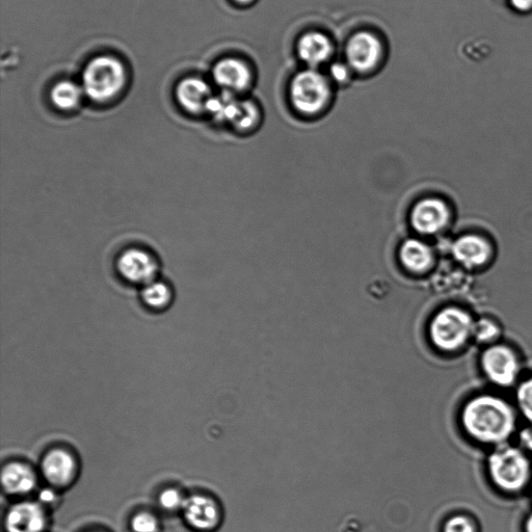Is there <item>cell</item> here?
Instances as JSON below:
<instances>
[{"label":"cell","instance_id":"cell-24","mask_svg":"<svg viewBox=\"0 0 532 532\" xmlns=\"http://www.w3.org/2000/svg\"><path fill=\"white\" fill-rule=\"evenodd\" d=\"M131 528L135 532H157L158 522L148 513H141L131 521Z\"/></svg>","mask_w":532,"mask_h":532},{"label":"cell","instance_id":"cell-16","mask_svg":"<svg viewBox=\"0 0 532 532\" xmlns=\"http://www.w3.org/2000/svg\"><path fill=\"white\" fill-rule=\"evenodd\" d=\"M399 258L406 269L413 273H423L433 264V252L431 248L418 239H407L399 250Z\"/></svg>","mask_w":532,"mask_h":532},{"label":"cell","instance_id":"cell-32","mask_svg":"<svg viewBox=\"0 0 532 532\" xmlns=\"http://www.w3.org/2000/svg\"><path fill=\"white\" fill-rule=\"evenodd\" d=\"M234 2L238 3V4L246 5V4H250V3L254 2V0H234Z\"/></svg>","mask_w":532,"mask_h":532},{"label":"cell","instance_id":"cell-20","mask_svg":"<svg viewBox=\"0 0 532 532\" xmlns=\"http://www.w3.org/2000/svg\"><path fill=\"white\" fill-rule=\"evenodd\" d=\"M171 287L162 281H153L144 286L142 291L143 302L152 309H164L172 301Z\"/></svg>","mask_w":532,"mask_h":532},{"label":"cell","instance_id":"cell-4","mask_svg":"<svg viewBox=\"0 0 532 532\" xmlns=\"http://www.w3.org/2000/svg\"><path fill=\"white\" fill-rule=\"evenodd\" d=\"M488 467L493 483L504 492H519L528 483L530 464L520 449L498 448L489 458Z\"/></svg>","mask_w":532,"mask_h":532},{"label":"cell","instance_id":"cell-28","mask_svg":"<svg viewBox=\"0 0 532 532\" xmlns=\"http://www.w3.org/2000/svg\"><path fill=\"white\" fill-rule=\"evenodd\" d=\"M513 8L521 13L532 11V0H510Z\"/></svg>","mask_w":532,"mask_h":532},{"label":"cell","instance_id":"cell-30","mask_svg":"<svg viewBox=\"0 0 532 532\" xmlns=\"http://www.w3.org/2000/svg\"><path fill=\"white\" fill-rule=\"evenodd\" d=\"M525 531L532 532V515L528 517L525 523Z\"/></svg>","mask_w":532,"mask_h":532},{"label":"cell","instance_id":"cell-5","mask_svg":"<svg viewBox=\"0 0 532 532\" xmlns=\"http://www.w3.org/2000/svg\"><path fill=\"white\" fill-rule=\"evenodd\" d=\"M474 323L465 311L446 308L438 312L430 326V336L435 347L446 353L463 347L473 333Z\"/></svg>","mask_w":532,"mask_h":532},{"label":"cell","instance_id":"cell-12","mask_svg":"<svg viewBox=\"0 0 532 532\" xmlns=\"http://www.w3.org/2000/svg\"><path fill=\"white\" fill-rule=\"evenodd\" d=\"M298 53L300 59L310 69H315L331 60L334 55V45L327 35L309 32L300 38Z\"/></svg>","mask_w":532,"mask_h":532},{"label":"cell","instance_id":"cell-9","mask_svg":"<svg viewBox=\"0 0 532 532\" xmlns=\"http://www.w3.org/2000/svg\"><path fill=\"white\" fill-rule=\"evenodd\" d=\"M449 220L447 205L434 198L418 202L411 212L413 228L421 234H435L440 231Z\"/></svg>","mask_w":532,"mask_h":532},{"label":"cell","instance_id":"cell-14","mask_svg":"<svg viewBox=\"0 0 532 532\" xmlns=\"http://www.w3.org/2000/svg\"><path fill=\"white\" fill-rule=\"evenodd\" d=\"M44 527V512L39 504L32 502L16 504L6 519L8 532H42Z\"/></svg>","mask_w":532,"mask_h":532},{"label":"cell","instance_id":"cell-7","mask_svg":"<svg viewBox=\"0 0 532 532\" xmlns=\"http://www.w3.org/2000/svg\"><path fill=\"white\" fill-rule=\"evenodd\" d=\"M482 367L487 378L500 387H509L516 381L519 363L515 353L504 345H493L482 356Z\"/></svg>","mask_w":532,"mask_h":532},{"label":"cell","instance_id":"cell-31","mask_svg":"<svg viewBox=\"0 0 532 532\" xmlns=\"http://www.w3.org/2000/svg\"><path fill=\"white\" fill-rule=\"evenodd\" d=\"M52 497H53V495H52V493L49 492V491H46V492L42 493V495H41V498H42L44 501H46V502L51 501V500H52Z\"/></svg>","mask_w":532,"mask_h":532},{"label":"cell","instance_id":"cell-17","mask_svg":"<svg viewBox=\"0 0 532 532\" xmlns=\"http://www.w3.org/2000/svg\"><path fill=\"white\" fill-rule=\"evenodd\" d=\"M454 254L465 265L477 266L489 259L491 249L483 238L467 235L458 239L454 245Z\"/></svg>","mask_w":532,"mask_h":532},{"label":"cell","instance_id":"cell-23","mask_svg":"<svg viewBox=\"0 0 532 532\" xmlns=\"http://www.w3.org/2000/svg\"><path fill=\"white\" fill-rule=\"evenodd\" d=\"M499 334L498 327L489 319L474 324L472 335L480 342H491Z\"/></svg>","mask_w":532,"mask_h":532},{"label":"cell","instance_id":"cell-10","mask_svg":"<svg viewBox=\"0 0 532 532\" xmlns=\"http://www.w3.org/2000/svg\"><path fill=\"white\" fill-rule=\"evenodd\" d=\"M215 82L227 93L247 90L252 82L249 66L242 60L227 58L218 62L212 71Z\"/></svg>","mask_w":532,"mask_h":532},{"label":"cell","instance_id":"cell-1","mask_svg":"<svg viewBox=\"0 0 532 532\" xmlns=\"http://www.w3.org/2000/svg\"><path fill=\"white\" fill-rule=\"evenodd\" d=\"M462 423L467 434L478 442L502 444L515 432L516 415L503 399L480 395L464 407Z\"/></svg>","mask_w":532,"mask_h":532},{"label":"cell","instance_id":"cell-25","mask_svg":"<svg viewBox=\"0 0 532 532\" xmlns=\"http://www.w3.org/2000/svg\"><path fill=\"white\" fill-rule=\"evenodd\" d=\"M184 502L185 499H183L182 495L174 489L163 492L161 497H159V503H161L164 509L169 511L183 508Z\"/></svg>","mask_w":532,"mask_h":532},{"label":"cell","instance_id":"cell-21","mask_svg":"<svg viewBox=\"0 0 532 532\" xmlns=\"http://www.w3.org/2000/svg\"><path fill=\"white\" fill-rule=\"evenodd\" d=\"M258 120V111L256 106L249 101H241L237 115L233 121L236 128H251Z\"/></svg>","mask_w":532,"mask_h":532},{"label":"cell","instance_id":"cell-29","mask_svg":"<svg viewBox=\"0 0 532 532\" xmlns=\"http://www.w3.org/2000/svg\"><path fill=\"white\" fill-rule=\"evenodd\" d=\"M520 439L527 449L532 450V429L524 430L520 435Z\"/></svg>","mask_w":532,"mask_h":532},{"label":"cell","instance_id":"cell-22","mask_svg":"<svg viewBox=\"0 0 532 532\" xmlns=\"http://www.w3.org/2000/svg\"><path fill=\"white\" fill-rule=\"evenodd\" d=\"M517 401L522 414L532 422V378L519 386Z\"/></svg>","mask_w":532,"mask_h":532},{"label":"cell","instance_id":"cell-15","mask_svg":"<svg viewBox=\"0 0 532 532\" xmlns=\"http://www.w3.org/2000/svg\"><path fill=\"white\" fill-rule=\"evenodd\" d=\"M42 471L49 484L64 487L73 480L76 466L73 457L67 451L56 449L45 456Z\"/></svg>","mask_w":532,"mask_h":532},{"label":"cell","instance_id":"cell-2","mask_svg":"<svg viewBox=\"0 0 532 532\" xmlns=\"http://www.w3.org/2000/svg\"><path fill=\"white\" fill-rule=\"evenodd\" d=\"M126 71L121 61L101 56L88 63L83 73V90L95 102H108L124 89Z\"/></svg>","mask_w":532,"mask_h":532},{"label":"cell","instance_id":"cell-13","mask_svg":"<svg viewBox=\"0 0 532 532\" xmlns=\"http://www.w3.org/2000/svg\"><path fill=\"white\" fill-rule=\"evenodd\" d=\"M183 513L186 521L199 530L215 528L220 520L218 505L214 500L204 496H193L185 499Z\"/></svg>","mask_w":532,"mask_h":532},{"label":"cell","instance_id":"cell-3","mask_svg":"<svg viewBox=\"0 0 532 532\" xmlns=\"http://www.w3.org/2000/svg\"><path fill=\"white\" fill-rule=\"evenodd\" d=\"M331 99L328 78L315 69L299 72L290 86V100L303 115L314 116L326 109Z\"/></svg>","mask_w":532,"mask_h":532},{"label":"cell","instance_id":"cell-27","mask_svg":"<svg viewBox=\"0 0 532 532\" xmlns=\"http://www.w3.org/2000/svg\"><path fill=\"white\" fill-rule=\"evenodd\" d=\"M351 67L341 63L334 64L330 69L331 77L337 83L347 82L350 78Z\"/></svg>","mask_w":532,"mask_h":532},{"label":"cell","instance_id":"cell-8","mask_svg":"<svg viewBox=\"0 0 532 532\" xmlns=\"http://www.w3.org/2000/svg\"><path fill=\"white\" fill-rule=\"evenodd\" d=\"M383 53L380 39L369 32L355 34L345 48L349 66L361 73L377 68L382 61Z\"/></svg>","mask_w":532,"mask_h":532},{"label":"cell","instance_id":"cell-19","mask_svg":"<svg viewBox=\"0 0 532 532\" xmlns=\"http://www.w3.org/2000/svg\"><path fill=\"white\" fill-rule=\"evenodd\" d=\"M84 90L77 84L63 81L52 88L50 98L53 105L61 111H72L83 98Z\"/></svg>","mask_w":532,"mask_h":532},{"label":"cell","instance_id":"cell-18","mask_svg":"<svg viewBox=\"0 0 532 532\" xmlns=\"http://www.w3.org/2000/svg\"><path fill=\"white\" fill-rule=\"evenodd\" d=\"M6 492L13 495L26 494L34 490L36 476L28 466L19 463L8 465L2 475Z\"/></svg>","mask_w":532,"mask_h":532},{"label":"cell","instance_id":"cell-6","mask_svg":"<svg viewBox=\"0 0 532 532\" xmlns=\"http://www.w3.org/2000/svg\"><path fill=\"white\" fill-rule=\"evenodd\" d=\"M117 270L126 282L146 286L156 280L159 266L155 256L147 250L130 248L119 256Z\"/></svg>","mask_w":532,"mask_h":532},{"label":"cell","instance_id":"cell-26","mask_svg":"<svg viewBox=\"0 0 532 532\" xmlns=\"http://www.w3.org/2000/svg\"><path fill=\"white\" fill-rule=\"evenodd\" d=\"M443 532H475V527L468 518L457 516L445 523Z\"/></svg>","mask_w":532,"mask_h":532},{"label":"cell","instance_id":"cell-11","mask_svg":"<svg viewBox=\"0 0 532 532\" xmlns=\"http://www.w3.org/2000/svg\"><path fill=\"white\" fill-rule=\"evenodd\" d=\"M176 98L182 109L197 115L207 111L212 96L209 86L202 79L186 77L176 88Z\"/></svg>","mask_w":532,"mask_h":532}]
</instances>
